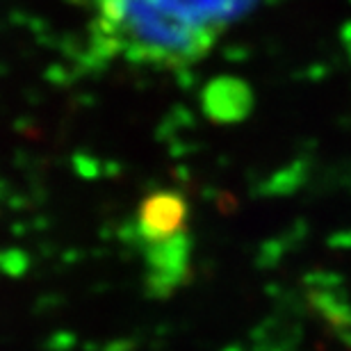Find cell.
I'll return each mask as SVG.
<instances>
[{"label":"cell","instance_id":"6da1fadb","mask_svg":"<svg viewBox=\"0 0 351 351\" xmlns=\"http://www.w3.org/2000/svg\"><path fill=\"white\" fill-rule=\"evenodd\" d=\"M85 32L94 60L151 71H185L219 41L171 0H87Z\"/></svg>","mask_w":351,"mask_h":351},{"label":"cell","instance_id":"7a4b0ae2","mask_svg":"<svg viewBox=\"0 0 351 351\" xmlns=\"http://www.w3.org/2000/svg\"><path fill=\"white\" fill-rule=\"evenodd\" d=\"M187 230V201L185 196L162 189L146 196L137 213V235L151 249H178Z\"/></svg>","mask_w":351,"mask_h":351},{"label":"cell","instance_id":"3957f363","mask_svg":"<svg viewBox=\"0 0 351 351\" xmlns=\"http://www.w3.org/2000/svg\"><path fill=\"white\" fill-rule=\"evenodd\" d=\"M171 3L196 23L221 37L226 27L249 10L251 0H171Z\"/></svg>","mask_w":351,"mask_h":351}]
</instances>
